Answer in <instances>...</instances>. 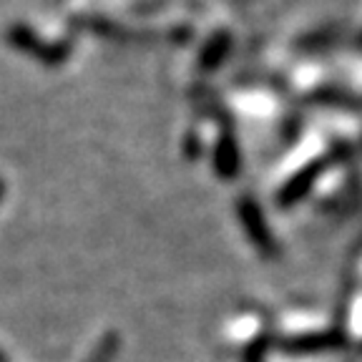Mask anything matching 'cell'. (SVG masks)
I'll return each mask as SVG.
<instances>
[{"label": "cell", "mask_w": 362, "mask_h": 362, "mask_svg": "<svg viewBox=\"0 0 362 362\" xmlns=\"http://www.w3.org/2000/svg\"><path fill=\"white\" fill-rule=\"evenodd\" d=\"M226 45H229V38H226V35H216V38L209 43V48L202 53L204 66H214V63H219V58L224 56V51H226Z\"/></svg>", "instance_id": "obj_5"}, {"label": "cell", "mask_w": 362, "mask_h": 362, "mask_svg": "<svg viewBox=\"0 0 362 362\" xmlns=\"http://www.w3.org/2000/svg\"><path fill=\"white\" fill-rule=\"evenodd\" d=\"M3 192H6V184H3V179H0V199H3Z\"/></svg>", "instance_id": "obj_8"}, {"label": "cell", "mask_w": 362, "mask_h": 362, "mask_svg": "<svg viewBox=\"0 0 362 362\" xmlns=\"http://www.w3.org/2000/svg\"><path fill=\"white\" fill-rule=\"evenodd\" d=\"M327 161H329V158H317L315 164H310V166H305L302 171H297V174L287 181V187L279 192V206H292L294 202H300V199L312 189V184L317 181L320 171H325Z\"/></svg>", "instance_id": "obj_2"}, {"label": "cell", "mask_w": 362, "mask_h": 362, "mask_svg": "<svg viewBox=\"0 0 362 362\" xmlns=\"http://www.w3.org/2000/svg\"><path fill=\"white\" fill-rule=\"evenodd\" d=\"M214 166H216V174L226 176V179H232L237 176L239 171V148L234 144L232 136H224L216 146V153H214Z\"/></svg>", "instance_id": "obj_4"}, {"label": "cell", "mask_w": 362, "mask_h": 362, "mask_svg": "<svg viewBox=\"0 0 362 362\" xmlns=\"http://www.w3.org/2000/svg\"><path fill=\"white\" fill-rule=\"evenodd\" d=\"M116 352V337L113 334H108L106 339H103L101 345H98V350L90 355V360L88 362H108L111 360V355Z\"/></svg>", "instance_id": "obj_6"}, {"label": "cell", "mask_w": 362, "mask_h": 362, "mask_svg": "<svg viewBox=\"0 0 362 362\" xmlns=\"http://www.w3.org/2000/svg\"><path fill=\"white\" fill-rule=\"evenodd\" d=\"M239 219H242L244 229H247L249 239L255 242V247L264 255H274L277 247H274V239H272L269 229L264 224V216H262L259 206H257L252 199H239Z\"/></svg>", "instance_id": "obj_1"}, {"label": "cell", "mask_w": 362, "mask_h": 362, "mask_svg": "<svg viewBox=\"0 0 362 362\" xmlns=\"http://www.w3.org/2000/svg\"><path fill=\"white\" fill-rule=\"evenodd\" d=\"M262 355H264V342L259 339V342L247 352V362H262Z\"/></svg>", "instance_id": "obj_7"}, {"label": "cell", "mask_w": 362, "mask_h": 362, "mask_svg": "<svg viewBox=\"0 0 362 362\" xmlns=\"http://www.w3.org/2000/svg\"><path fill=\"white\" fill-rule=\"evenodd\" d=\"M342 345V337L337 332H315V334H302V337H294L284 342V350L289 352H320L329 350V347Z\"/></svg>", "instance_id": "obj_3"}]
</instances>
